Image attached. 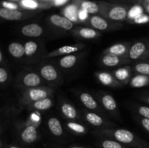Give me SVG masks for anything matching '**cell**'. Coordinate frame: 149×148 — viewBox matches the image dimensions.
<instances>
[{"instance_id":"cell-37","label":"cell","mask_w":149,"mask_h":148,"mask_svg":"<svg viewBox=\"0 0 149 148\" xmlns=\"http://www.w3.org/2000/svg\"><path fill=\"white\" fill-rule=\"evenodd\" d=\"M8 79V73L3 67L0 68V83L1 84L6 83Z\"/></svg>"},{"instance_id":"cell-16","label":"cell","mask_w":149,"mask_h":148,"mask_svg":"<svg viewBox=\"0 0 149 148\" xmlns=\"http://www.w3.org/2000/svg\"><path fill=\"white\" fill-rule=\"evenodd\" d=\"M96 77L103 85L106 86L116 87L120 85V83L115 78L113 75L108 72L96 73Z\"/></svg>"},{"instance_id":"cell-44","label":"cell","mask_w":149,"mask_h":148,"mask_svg":"<svg viewBox=\"0 0 149 148\" xmlns=\"http://www.w3.org/2000/svg\"><path fill=\"white\" fill-rule=\"evenodd\" d=\"M8 148H19L18 147H16V146H14V145H12V146H10Z\"/></svg>"},{"instance_id":"cell-45","label":"cell","mask_w":149,"mask_h":148,"mask_svg":"<svg viewBox=\"0 0 149 148\" xmlns=\"http://www.w3.org/2000/svg\"><path fill=\"white\" fill-rule=\"evenodd\" d=\"M146 102L149 104V96H148V97H146Z\"/></svg>"},{"instance_id":"cell-32","label":"cell","mask_w":149,"mask_h":148,"mask_svg":"<svg viewBox=\"0 0 149 148\" xmlns=\"http://www.w3.org/2000/svg\"><path fill=\"white\" fill-rule=\"evenodd\" d=\"M25 55L27 57H31L34 55L38 49V44L36 42L33 41H27L24 44Z\"/></svg>"},{"instance_id":"cell-14","label":"cell","mask_w":149,"mask_h":148,"mask_svg":"<svg viewBox=\"0 0 149 148\" xmlns=\"http://www.w3.org/2000/svg\"><path fill=\"white\" fill-rule=\"evenodd\" d=\"M130 45V43H118L112 45L104 51V54H113L120 57H126L128 55Z\"/></svg>"},{"instance_id":"cell-8","label":"cell","mask_w":149,"mask_h":148,"mask_svg":"<svg viewBox=\"0 0 149 148\" xmlns=\"http://www.w3.org/2000/svg\"><path fill=\"white\" fill-rule=\"evenodd\" d=\"M84 44H77L65 45V46L60 47L52 52H49L47 55V57H55L65 56V55L73 54L74 52H79L82 48H84Z\"/></svg>"},{"instance_id":"cell-38","label":"cell","mask_w":149,"mask_h":148,"mask_svg":"<svg viewBox=\"0 0 149 148\" xmlns=\"http://www.w3.org/2000/svg\"><path fill=\"white\" fill-rule=\"evenodd\" d=\"M1 5H2V7L10 9V10H18V5L15 4V3L12 2V1H2Z\"/></svg>"},{"instance_id":"cell-26","label":"cell","mask_w":149,"mask_h":148,"mask_svg":"<svg viewBox=\"0 0 149 148\" xmlns=\"http://www.w3.org/2000/svg\"><path fill=\"white\" fill-rule=\"evenodd\" d=\"M78 61V56L74 54L65 55L59 60V65L63 69H70L77 64Z\"/></svg>"},{"instance_id":"cell-29","label":"cell","mask_w":149,"mask_h":148,"mask_svg":"<svg viewBox=\"0 0 149 148\" xmlns=\"http://www.w3.org/2000/svg\"><path fill=\"white\" fill-rule=\"evenodd\" d=\"M20 6L28 10H36L43 7H47V4L41 3L36 0H20Z\"/></svg>"},{"instance_id":"cell-46","label":"cell","mask_w":149,"mask_h":148,"mask_svg":"<svg viewBox=\"0 0 149 148\" xmlns=\"http://www.w3.org/2000/svg\"><path fill=\"white\" fill-rule=\"evenodd\" d=\"M146 10H147V11L149 12V4H148V5H147V7H146Z\"/></svg>"},{"instance_id":"cell-40","label":"cell","mask_w":149,"mask_h":148,"mask_svg":"<svg viewBox=\"0 0 149 148\" xmlns=\"http://www.w3.org/2000/svg\"><path fill=\"white\" fill-rule=\"evenodd\" d=\"M140 120H141V123L143 127L144 128V129L149 133V119L142 117Z\"/></svg>"},{"instance_id":"cell-3","label":"cell","mask_w":149,"mask_h":148,"mask_svg":"<svg viewBox=\"0 0 149 148\" xmlns=\"http://www.w3.org/2000/svg\"><path fill=\"white\" fill-rule=\"evenodd\" d=\"M52 94V89L46 86H39L36 88L29 89L23 93L21 97L22 104H29L42 99L50 97Z\"/></svg>"},{"instance_id":"cell-6","label":"cell","mask_w":149,"mask_h":148,"mask_svg":"<svg viewBox=\"0 0 149 148\" xmlns=\"http://www.w3.org/2000/svg\"><path fill=\"white\" fill-rule=\"evenodd\" d=\"M146 44L143 41H138L132 44L130 47L127 57L132 60H137L148 53Z\"/></svg>"},{"instance_id":"cell-41","label":"cell","mask_w":149,"mask_h":148,"mask_svg":"<svg viewBox=\"0 0 149 148\" xmlns=\"http://www.w3.org/2000/svg\"><path fill=\"white\" fill-rule=\"evenodd\" d=\"M68 0H54V4L55 5H61L65 3Z\"/></svg>"},{"instance_id":"cell-1","label":"cell","mask_w":149,"mask_h":148,"mask_svg":"<svg viewBox=\"0 0 149 148\" xmlns=\"http://www.w3.org/2000/svg\"><path fill=\"white\" fill-rule=\"evenodd\" d=\"M97 133L103 137L114 139L125 146H129L134 148H147L148 147L146 142L127 129H105L97 131Z\"/></svg>"},{"instance_id":"cell-2","label":"cell","mask_w":149,"mask_h":148,"mask_svg":"<svg viewBox=\"0 0 149 148\" xmlns=\"http://www.w3.org/2000/svg\"><path fill=\"white\" fill-rule=\"evenodd\" d=\"M101 10L100 15L113 22H122L128 17V7L120 4L100 1Z\"/></svg>"},{"instance_id":"cell-20","label":"cell","mask_w":149,"mask_h":148,"mask_svg":"<svg viewBox=\"0 0 149 148\" xmlns=\"http://www.w3.org/2000/svg\"><path fill=\"white\" fill-rule=\"evenodd\" d=\"M48 129L52 135L55 136H61L63 133L62 124L58 118L52 117L48 120Z\"/></svg>"},{"instance_id":"cell-25","label":"cell","mask_w":149,"mask_h":148,"mask_svg":"<svg viewBox=\"0 0 149 148\" xmlns=\"http://www.w3.org/2000/svg\"><path fill=\"white\" fill-rule=\"evenodd\" d=\"M84 118L87 123L90 125L96 127H100L104 126L105 121L103 118L100 115L94 113V112H86L84 113Z\"/></svg>"},{"instance_id":"cell-35","label":"cell","mask_w":149,"mask_h":148,"mask_svg":"<svg viewBox=\"0 0 149 148\" xmlns=\"http://www.w3.org/2000/svg\"><path fill=\"white\" fill-rule=\"evenodd\" d=\"M132 22L137 24H143V23H147L149 22V16L145 14H141L137 17H135Z\"/></svg>"},{"instance_id":"cell-47","label":"cell","mask_w":149,"mask_h":148,"mask_svg":"<svg viewBox=\"0 0 149 148\" xmlns=\"http://www.w3.org/2000/svg\"><path fill=\"white\" fill-rule=\"evenodd\" d=\"M10 1H19V0H10Z\"/></svg>"},{"instance_id":"cell-22","label":"cell","mask_w":149,"mask_h":148,"mask_svg":"<svg viewBox=\"0 0 149 148\" xmlns=\"http://www.w3.org/2000/svg\"><path fill=\"white\" fill-rule=\"evenodd\" d=\"M129 83L132 88H142L147 86L149 85V75L138 74L132 77Z\"/></svg>"},{"instance_id":"cell-48","label":"cell","mask_w":149,"mask_h":148,"mask_svg":"<svg viewBox=\"0 0 149 148\" xmlns=\"http://www.w3.org/2000/svg\"><path fill=\"white\" fill-rule=\"evenodd\" d=\"M147 148H149V146H148V147H147Z\"/></svg>"},{"instance_id":"cell-31","label":"cell","mask_w":149,"mask_h":148,"mask_svg":"<svg viewBox=\"0 0 149 148\" xmlns=\"http://www.w3.org/2000/svg\"><path fill=\"white\" fill-rule=\"evenodd\" d=\"M67 127L71 131H74V133H79V134H84L87 132V129L83 126L82 124L77 123V122H68L67 123Z\"/></svg>"},{"instance_id":"cell-7","label":"cell","mask_w":149,"mask_h":148,"mask_svg":"<svg viewBox=\"0 0 149 148\" xmlns=\"http://www.w3.org/2000/svg\"><path fill=\"white\" fill-rule=\"evenodd\" d=\"M73 3L77 4L80 9L87 12L88 14L96 15L100 12L101 3L100 1H89V0H73Z\"/></svg>"},{"instance_id":"cell-4","label":"cell","mask_w":149,"mask_h":148,"mask_svg":"<svg viewBox=\"0 0 149 148\" xmlns=\"http://www.w3.org/2000/svg\"><path fill=\"white\" fill-rule=\"evenodd\" d=\"M87 22H88L91 28L98 31L113 30L116 29L117 27L122 26V24H117L116 23V22L111 21L100 15H92L90 17H89Z\"/></svg>"},{"instance_id":"cell-10","label":"cell","mask_w":149,"mask_h":148,"mask_svg":"<svg viewBox=\"0 0 149 148\" xmlns=\"http://www.w3.org/2000/svg\"><path fill=\"white\" fill-rule=\"evenodd\" d=\"M21 140L26 144H32L36 141L38 138V131L36 126L29 125L26 126L20 133Z\"/></svg>"},{"instance_id":"cell-34","label":"cell","mask_w":149,"mask_h":148,"mask_svg":"<svg viewBox=\"0 0 149 148\" xmlns=\"http://www.w3.org/2000/svg\"><path fill=\"white\" fill-rule=\"evenodd\" d=\"M143 9L141 5H135L129 10L127 18L132 21L135 17L143 14Z\"/></svg>"},{"instance_id":"cell-13","label":"cell","mask_w":149,"mask_h":148,"mask_svg":"<svg viewBox=\"0 0 149 148\" xmlns=\"http://www.w3.org/2000/svg\"><path fill=\"white\" fill-rule=\"evenodd\" d=\"M21 33L27 37H39L43 33V28L37 23H31L21 28Z\"/></svg>"},{"instance_id":"cell-27","label":"cell","mask_w":149,"mask_h":148,"mask_svg":"<svg viewBox=\"0 0 149 148\" xmlns=\"http://www.w3.org/2000/svg\"><path fill=\"white\" fill-rule=\"evenodd\" d=\"M10 55L15 58H21L25 56V46L19 42H12L8 46Z\"/></svg>"},{"instance_id":"cell-24","label":"cell","mask_w":149,"mask_h":148,"mask_svg":"<svg viewBox=\"0 0 149 148\" xmlns=\"http://www.w3.org/2000/svg\"><path fill=\"white\" fill-rule=\"evenodd\" d=\"M52 105H53V102L50 97L34 102L32 104H29V108L35 110H39V111H44V110H49Z\"/></svg>"},{"instance_id":"cell-21","label":"cell","mask_w":149,"mask_h":148,"mask_svg":"<svg viewBox=\"0 0 149 148\" xmlns=\"http://www.w3.org/2000/svg\"><path fill=\"white\" fill-rule=\"evenodd\" d=\"M79 10V7L72 2L63 9V13L65 17L69 19L72 22H79V21L78 16Z\"/></svg>"},{"instance_id":"cell-42","label":"cell","mask_w":149,"mask_h":148,"mask_svg":"<svg viewBox=\"0 0 149 148\" xmlns=\"http://www.w3.org/2000/svg\"><path fill=\"white\" fill-rule=\"evenodd\" d=\"M68 148H86L84 147H81V146H72V147H70Z\"/></svg>"},{"instance_id":"cell-28","label":"cell","mask_w":149,"mask_h":148,"mask_svg":"<svg viewBox=\"0 0 149 148\" xmlns=\"http://www.w3.org/2000/svg\"><path fill=\"white\" fill-rule=\"evenodd\" d=\"M61 110L63 115L65 117H66L67 118L70 119V120H75V119L78 118L79 115L77 109L70 103H63L62 105H61Z\"/></svg>"},{"instance_id":"cell-33","label":"cell","mask_w":149,"mask_h":148,"mask_svg":"<svg viewBox=\"0 0 149 148\" xmlns=\"http://www.w3.org/2000/svg\"><path fill=\"white\" fill-rule=\"evenodd\" d=\"M135 71L138 74L149 75V62H141L135 64L134 66Z\"/></svg>"},{"instance_id":"cell-11","label":"cell","mask_w":149,"mask_h":148,"mask_svg":"<svg viewBox=\"0 0 149 148\" xmlns=\"http://www.w3.org/2000/svg\"><path fill=\"white\" fill-rule=\"evenodd\" d=\"M22 83L26 87L29 89L39 87L42 84V80L40 75L36 73L30 72L23 75Z\"/></svg>"},{"instance_id":"cell-23","label":"cell","mask_w":149,"mask_h":148,"mask_svg":"<svg viewBox=\"0 0 149 148\" xmlns=\"http://www.w3.org/2000/svg\"><path fill=\"white\" fill-rule=\"evenodd\" d=\"M102 105L106 110L109 112H114L117 109V103L113 96L109 94H103L100 97Z\"/></svg>"},{"instance_id":"cell-30","label":"cell","mask_w":149,"mask_h":148,"mask_svg":"<svg viewBox=\"0 0 149 148\" xmlns=\"http://www.w3.org/2000/svg\"><path fill=\"white\" fill-rule=\"evenodd\" d=\"M100 148H128L120 142L112 139H103L97 143Z\"/></svg>"},{"instance_id":"cell-18","label":"cell","mask_w":149,"mask_h":148,"mask_svg":"<svg viewBox=\"0 0 149 148\" xmlns=\"http://www.w3.org/2000/svg\"><path fill=\"white\" fill-rule=\"evenodd\" d=\"M113 76L120 84H127L131 79V68L125 66L118 68L113 72Z\"/></svg>"},{"instance_id":"cell-36","label":"cell","mask_w":149,"mask_h":148,"mask_svg":"<svg viewBox=\"0 0 149 148\" xmlns=\"http://www.w3.org/2000/svg\"><path fill=\"white\" fill-rule=\"evenodd\" d=\"M138 113L141 117L149 119V107L139 106L138 107Z\"/></svg>"},{"instance_id":"cell-15","label":"cell","mask_w":149,"mask_h":148,"mask_svg":"<svg viewBox=\"0 0 149 148\" xmlns=\"http://www.w3.org/2000/svg\"><path fill=\"white\" fill-rule=\"evenodd\" d=\"M74 33L76 36L84 39H94L100 36V31L90 27H79Z\"/></svg>"},{"instance_id":"cell-19","label":"cell","mask_w":149,"mask_h":148,"mask_svg":"<svg viewBox=\"0 0 149 148\" xmlns=\"http://www.w3.org/2000/svg\"><path fill=\"white\" fill-rule=\"evenodd\" d=\"M123 57H124L118 56L113 54H105L102 58V62L105 66L113 68V67L118 66L121 64L125 63Z\"/></svg>"},{"instance_id":"cell-12","label":"cell","mask_w":149,"mask_h":148,"mask_svg":"<svg viewBox=\"0 0 149 148\" xmlns=\"http://www.w3.org/2000/svg\"><path fill=\"white\" fill-rule=\"evenodd\" d=\"M40 75L47 81H55L59 78V73L55 67L49 64L43 65L40 68Z\"/></svg>"},{"instance_id":"cell-17","label":"cell","mask_w":149,"mask_h":148,"mask_svg":"<svg viewBox=\"0 0 149 148\" xmlns=\"http://www.w3.org/2000/svg\"><path fill=\"white\" fill-rule=\"evenodd\" d=\"M79 99L81 102L84 104L86 108L93 110V111H98V110H100V107L97 104V102L89 93L82 92L80 94Z\"/></svg>"},{"instance_id":"cell-5","label":"cell","mask_w":149,"mask_h":148,"mask_svg":"<svg viewBox=\"0 0 149 148\" xmlns=\"http://www.w3.org/2000/svg\"><path fill=\"white\" fill-rule=\"evenodd\" d=\"M36 14L34 12L20 11L19 10H10L1 7L0 9V17L7 20H20L31 17Z\"/></svg>"},{"instance_id":"cell-43","label":"cell","mask_w":149,"mask_h":148,"mask_svg":"<svg viewBox=\"0 0 149 148\" xmlns=\"http://www.w3.org/2000/svg\"><path fill=\"white\" fill-rule=\"evenodd\" d=\"M2 57H3V55H2V52H0V62H2Z\"/></svg>"},{"instance_id":"cell-9","label":"cell","mask_w":149,"mask_h":148,"mask_svg":"<svg viewBox=\"0 0 149 148\" xmlns=\"http://www.w3.org/2000/svg\"><path fill=\"white\" fill-rule=\"evenodd\" d=\"M49 21L56 27L65 30H71L74 28V23L65 16L54 14L49 17Z\"/></svg>"},{"instance_id":"cell-39","label":"cell","mask_w":149,"mask_h":148,"mask_svg":"<svg viewBox=\"0 0 149 148\" xmlns=\"http://www.w3.org/2000/svg\"><path fill=\"white\" fill-rule=\"evenodd\" d=\"M78 16H79V21H87L89 18V14L84 10H81V9L79 8V13H78Z\"/></svg>"}]
</instances>
